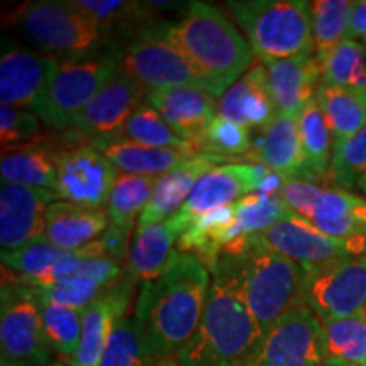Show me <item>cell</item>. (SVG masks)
Instances as JSON below:
<instances>
[{
	"label": "cell",
	"instance_id": "cell-37",
	"mask_svg": "<svg viewBox=\"0 0 366 366\" xmlns=\"http://www.w3.org/2000/svg\"><path fill=\"white\" fill-rule=\"evenodd\" d=\"M114 137L132 141V143L151 146V148H173V149H199L195 144L187 143L178 137L168 122L164 121L157 109L149 104H143L129 117L121 132Z\"/></svg>",
	"mask_w": 366,
	"mask_h": 366
},
{
	"label": "cell",
	"instance_id": "cell-52",
	"mask_svg": "<svg viewBox=\"0 0 366 366\" xmlns=\"http://www.w3.org/2000/svg\"><path fill=\"white\" fill-rule=\"evenodd\" d=\"M363 315H365V317H366V309H365V312H363Z\"/></svg>",
	"mask_w": 366,
	"mask_h": 366
},
{
	"label": "cell",
	"instance_id": "cell-33",
	"mask_svg": "<svg viewBox=\"0 0 366 366\" xmlns=\"http://www.w3.org/2000/svg\"><path fill=\"white\" fill-rule=\"evenodd\" d=\"M322 81L320 84L350 89L366 95V46L346 39L320 59Z\"/></svg>",
	"mask_w": 366,
	"mask_h": 366
},
{
	"label": "cell",
	"instance_id": "cell-48",
	"mask_svg": "<svg viewBox=\"0 0 366 366\" xmlns=\"http://www.w3.org/2000/svg\"><path fill=\"white\" fill-rule=\"evenodd\" d=\"M148 366H182L175 358H163V360H157Z\"/></svg>",
	"mask_w": 366,
	"mask_h": 366
},
{
	"label": "cell",
	"instance_id": "cell-12",
	"mask_svg": "<svg viewBox=\"0 0 366 366\" xmlns=\"http://www.w3.org/2000/svg\"><path fill=\"white\" fill-rule=\"evenodd\" d=\"M327 360L322 320L309 307H297L264 332L246 366H319Z\"/></svg>",
	"mask_w": 366,
	"mask_h": 366
},
{
	"label": "cell",
	"instance_id": "cell-25",
	"mask_svg": "<svg viewBox=\"0 0 366 366\" xmlns=\"http://www.w3.org/2000/svg\"><path fill=\"white\" fill-rule=\"evenodd\" d=\"M121 262L112 258H86L65 280L46 288H34L41 299L85 310L122 277Z\"/></svg>",
	"mask_w": 366,
	"mask_h": 366
},
{
	"label": "cell",
	"instance_id": "cell-29",
	"mask_svg": "<svg viewBox=\"0 0 366 366\" xmlns=\"http://www.w3.org/2000/svg\"><path fill=\"white\" fill-rule=\"evenodd\" d=\"M315 100L331 129L334 149L366 126V95L350 89L320 84Z\"/></svg>",
	"mask_w": 366,
	"mask_h": 366
},
{
	"label": "cell",
	"instance_id": "cell-43",
	"mask_svg": "<svg viewBox=\"0 0 366 366\" xmlns=\"http://www.w3.org/2000/svg\"><path fill=\"white\" fill-rule=\"evenodd\" d=\"M366 173V126L360 132L337 146L332 153L329 180L337 189L350 190L358 187V182Z\"/></svg>",
	"mask_w": 366,
	"mask_h": 366
},
{
	"label": "cell",
	"instance_id": "cell-35",
	"mask_svg": "<svg viewBox=\"0 0 366 366\" xmlns=\"http://www.w3.org/2000/svg\"><path fill=\"white\" fill-rule=\"evenodd\" d=\"M327 358L366 366V317L363 314L345 319L322 320Z\"/></svg>",
	"mask_w": 366,
	"mask_h": 366
},
{
	"label": "cell",
	"instance_id": "cell-7",
	"mask_svg": "<svg viewBox=\"0 0 366 366\" xmlns=\"http://www.w3.org/2000/svg\"><path fill=\"white\" fill-rule=\"evenodd\" d=\"M119 70L146 94L180 86H194L210 94L202 75L180 46L168 38L162 24L143 29L119 53Z\"/></svg>",
	"mask_w": 366,
	"mask_h": 366
},
{
	"label": "cell",
	"instance_id": "cell-17",
	"mask_svg": "<svg viewBox=\"0 0 366 366\" xmlns=\"http://www.w3.org/2000/svg\"><path fill=\"white\" fill-rule=\"evenodd\" d=\"M59 195L48 189L12 185L2 182L0 187V246L12 251L44 236L49 205Z\"/></svg>",
	"mask_w": 366,
	"mask_h": 366
},
{
	"label": "cell",
	"instance_id": "cell-1",
	"mask_svg": "<svg viewBox=\"0 0 366 366\" xmlns=\"http://www.w3.org/2000/svg\"><path fill=\"white\" fill-rule=\"evenodd\" d=\"M212 277L194 254L177 249L172 263L151 282L141 283L134 317L153 360L175 358L202 320Z\"/></svg>",
	"mask_w": 366,
	"mask_h": 366
},
{
	"label": "cell",
	"instance_id": "cell-4",
	"mask_svg": "<svg viewBox=\"0 0 366 366\" xmlns=\"http://www.w3.org/2000/svg\"><path fill=\"white\" fill-rule=\"evenodd\" d=\"M221 259L234 273L241 294L263 332L292 309L302 307L307 272L300 264L259 246Z\"/></svg>",
	"mask_w": 366,
	"mask_h": 366
},
{
	"label": "cell",
	"instance_id": "cell-19",
	"mask_svg": "<svg viewBox=\"0 0 366 366\" xmlns=\"http://www.w3.org/2000/svg\"><path fill=\"white\" fill-rule=\"evenodd\" d=\"M136 283L124 269L122 277L84 310L80 346L70 366H99L117 320L127 315Z\"/></svg>",
	"mask_w": 366,
	"mask_h": 366
},
{
	"label": "cell",
	"instance_id": "cell-38",
	"mask_svg": "<svg viewBox=\"0 0 366 366\" xmlns=\"http://www.w3.org/2000/svg\"><path fill=\"white\" fill-rule=\"evenodd\" d=\"M39 300L44 332L49 345L54 351H58L59 355L65 356L70 361L80 346L81 327H84V310L54 304V302L41 299V297Z\"/></svg>",
	"mask_w": 366,
	"mask_h": 366
},
{
	"label": "cell",
	"instance_id": "cell-49",
	"mask_svg": "<svg viewBox=\"0 0 366 366\" xmlns=\"http://www.w3.org/2000/svg\"><path fill=\"white\" fill-rule=\"evenodd\" d=\"M319 366H355V365H347V363H342V361H336V360H331L327 358L324 363H320Z\"/></svg>",
	"mask_w": 366,
	"mask_h": 366
},
{
	"label": "cell",
	"instance_id": "cell-47",
	"mask_svg": "<svg viewBox=\"0 0 366 366\" xmlns=\"http://www.w3.org/2000/svg\"><path fill=\"white\" fill-rule=\"evenodd\" d=\"M0 366H39L36 363H29V361H16L6 356H0Z\"/></svg>",
	"mask_w": 366,
	"mask_h": 366
},
{
	"label": "cell",
	"instance_id": "cell-5",
	"mask_svg": "<svg viewBox=\"0 0 366 366\" xmlns=\"http://www.w3.org/2000/svg\"><path fill=\"white\" fill-rule=\"evenodd\" d=\"M227 9L262 61L314 51L312 7L305 0H231Z\"/></svg>",
	"mask_w": 366,
	"mask_h": 366
},
{
	"label": "cell",
	"instance_id": "cell-26",
	"mask_svg": "<svg viewBox=\"0 0 366 366\" xmlns=\"http://www.w3.org/2000/svg\"><path fill=\"white\" fill-rule=\"evenodd\" d=\"M109 227L111 221L102 209L58 200L48 209L44 236L59 249L75 251L99 239Z\"/></svg>",
	"mask_w": 366,
	"mask_h": 366
},
{
	"label": "cell",
	"instance_id": "cell-42",
	"mask_svg": "<svg viewBox=\"0 0 366 366\" xmlns=\"http://www.w3.org/2000/svg\"><path fill=\"white\" fill-rule=\"evenodd\" d=\"M251 146L253 143H251L248 127L222 116L214 119L212 124L207 127V131L197 143L200 153L212 154L224 162L241 157V154H248Z\"/></svg>",
	"mask_w": 366,
	"mask_h": 366
},
{
	"label": "cell",
	"instance_id": "cell-2",
	"mask_svg": "<svg viewBox=\"0 0 366 366\" xmlns=\"http://www.w3.org/2000/svg\"><path fill=\"white\" fill-rule=\"evenodd\" d=\"M210 277L202 320L175 360L182 366H246L264 332L224 259L210 269Z\"/></svg>",
	"mask_w": 366,
	"mask_h": 366
},
{
	"label": "cell",
	"instance_id": "cell-34",
	"mask_svg": "<svg viewBox=\"0 0 366 366\" xmlns=\"http://www.w3.org/2000/svg\"><path fill=\"white\" fill-rule=\"evenodd\" d=\"M312 7L314 53L324 59L334 48L347 39L353 2L350 0H315Z\"/></svg>",
	"mask_w": 366,
	"mask_h": 366
},
{
	"label": "cell",
	"instance_id": "cell-18",
	"mask_svg": "<svg viewBox=\"0 0 366 366\" xmlns=\"http://www.w3.org/2000/svg\"><path fill=\"white\" fill-rule=\"evenodd\" d=\"M146 100V92L117 68L102 90L73 121L71 131L92 141L114 137Z\"/></svg>",
	"mask_w": 366,
	"mask_h": 366
},
{
	"label": "cell",
	"instance_id": "cell-8",
	"mask_svg": "<svg viewBox=\"0 0 366 366\" xmlns=\"http://www.w3.org/2000/svg\"><path fill=\"white\" fill-rule=\"evenodd\" d=\"M119 68V53L59 59L39 119L53 129H70L73 121Z\"/></svg>",
	"mask_w": 366,
	"mask_h": 366
},
{
	"label": "cell",
	"instance_id": "cell-30",
	"mask_svg": "<svg viewBox=\"0 0 366 366\" xmlns=\"http://www.w3.org/2000/svg\"><path fill=\"white\" fill-rule=\"evenodd\" d=\"M0 175L2 182L12 185L56 192L58 175L53 153L51 149H46L41 144L22 146L17 151L2 154Z\"/></svg>",
	"mask_w": 366,
	"mask_h": 366
},
{
	"label": "cell",
	"instance_id": "cell-32",
	"mask_svg": "<svg viewBox=\"0 0 366 366\" xmlns=\"http://www.w3.org/2000/svg\"><path fill=\"white\" fill-rule=\"evenodd\" d=\"M158 177H141L119 173L111 199L107 204V216L112 227L129 234L136 221H139L146 205L149 204Z\"/></svg>",
	"mask_w": 366,
	"mask_h": 366
},
{
	"label": "cell",
	"instance_id": "cell-23",
	"mask_svg": "<svg viewBox=\"0 0 366 366\" xmlns=\"http://www.w3.org/2000/svg\"><path fill=\"white\" fill-rule=\"evenodd\" d=\"M219 116L258 131L278 116L269 90L267 66L262 59L256 58L248 71L222 95L219 100Z\"/></svg>",
	"mask_w": 366,
	"mask_h": 366
},
{
	"label": "cell",
	"instance_id": "cell-27",
	"mask_svg": "<svg viewBox=\"0 0 366 366\" xmlns=\"http://www.w3.org/2000/svg\"><path fill=\"white\" fill-rule=\"evenodd\" d=\"M121 173L141 177H162L172 172L185 159L199 154V149H173L151 148L121 139V137H104L92 141Z\"/></svg>",
	"mask_w": 366,
	"mask_h": 366
},
{
	"label": "cell",
	"instance_id": "cell-20",
	"mask_svg": "<svg viewBox=\"0 0 366 366\" xmlns=\"http://www.w3.org/2000/svg\"><path fill=\"white\" fill-rule=\"evenodd\" d=\"M209 92L194 86L146 94V104L162 114L180 139L195 146L214 119L219 116V102Z\"/></svg>",
	"mask_w": 366,
	"mask_h": 366
},
{
	"label": "cell",
	"instance_id": "cell-41",
	"mask_svg": "<svg viewBox=\"0 0 366 366\" xmlns=\"http://www.w3.org/2000/svg\"><path fill=\"white\" fill-rule=\"evenodd\" d=\"M292 210L283 202L280 195H263L254 192L234 202V219L246 239L253 241L254 236L264 229L282 221Z\"/></svg>",
	"mask_w": 366,
	"mask_h": 366
},
{
	"label": "cell",
	"instance_id": "cell-46",
	"mask_svg": "<svg viewBox=\"0 0 366 366\" xmlns=\"http://www.w3.org/2000/svg\"><path fill=\"white\" fill-rule=\"evenodd\" d=\"M342 244H345V251L347 256L366 258V227H363L351 237H347L346 241H342Z\"/></svg>",
	"mask_w": 366,
	"mask_h": 366
},
{
	"label": "cell",
	"instance_id": "cell-39",
	"mask_svg": "<svg viewBox=\"0 0 366 366\" xmlns=\"http://www.w3.org/2000/svg\"><path fill=\"white\" fill-rule=\"evenodd\" d=\"M76 7L97 22L100 31L132 29L143 27L153 19V9L146 2H127V0H75Z\"/></svg>",
	"mask_w": 366,
	"mask_h": 366
},
{
	"label": "cell",
	"instance_id": "cell-11",
	"mask_svg": "<svg viewBox=\"0 0 366 366\" xmlns=\"http://www.w3.org/2000/svg\"><path fill=\"white\" fill-rule=\"evenodd\" d=\"M302 305L320 320L353 317L366 309V258L346 256L307 272Z\"/></svg>",
	"mask_w": 366,
	"mask_h": 366
},
{
	"label": "cell",
	"instance_id": "cell-44",
	"mask_svg": "<svg viewBox=\"0 0 366 366\" xmlns=\"http://www.w3.org/2000/svg\"><path fill=\"white\" fill-rule=\"evenodd\" d=\"M41 119L26 109L0 105V136H2V149L7 153L14 144L29 146L41 134Z\"/></svg>",
	"mask_w": 366,
	"mask_h": 366
},
{
	"label": "cell",
	"instance_id": "cell-6",
	"mask_svg": "<svg viewBox=\"0 0 366 366\" xmlns=\"http://www.w3.org/2000/svg\"><path fill=\"white\" fill-rule=\"evenodd\" d=\"M11 24L39 51L58 59L89 56L104 33L75 0H34L14 11Z\"/></svg>",
	"mask_w": 366,
	"mask_h": 366
},
{
	"label": "cell",
	"instance_id": "cell-21",
	"mask_svg": "<svg viewBox=\"0 0 366 366\" xmlns=\"http://www.w3.org/2000/svg\"><path fill=\"white\" fill-rule=\"evenodd\" d=\"M268 71L269 90L278 114L299 117L310 100L315 99L322 81V68L314 51L288 59L263 61Z\"/></svg>",
	"mask_w": 366,
	"mask_h": 366
},
{
	"label": "cell",
	"instance_id": "cell-40",
	"mask_svg": "<svg viewBox=\"0 0 366 366\" xmlns=\"http://www.w3.org/2000/svg\"><path fill=\"white\" fill-rule=\"evenodd\" d=\"M63 251L65 249H59L51 241H48V237L41 236L17 249L2 251V263L4 268H9L17 274L16 282L31 285L58 262Z\"/></svg>",
	"mask_w": 366,
	"mask_h": 366
},
{
	"label": "cell",
	"instance_id": "cell-14",
	"mask_svg": "<svg viewBox=\"0 0 366 366\" xmlns=\"http://www.w3.org/2000/svg\"><path fill=\"white\" fill-rule=\"evenodd\" d=\"M59 59L39 49L4 48L0 58V100L39 117Z\"/></svg>",
	"mask_w": 366,
	"mask_h": 366
},
{
	"label": "cell",
	"instance_id": "cell-45",
	"mask_svg": "<svg viewBox=\"0 0 366 366\" xmlns=\"http://www.w3.org/2000/svg\"><path fill=\"white\" fill-rule=\"evenodd\" d=\"M347 39L361 41L366 46V0L353 2L350 17V29H347Z\"/></svg>",
	"mask_w": 366,
	"mask_h": 366
},
{
	"label": "cell",
	"instance_id": "cell-24",
	"mask_svg": "<svg viewBox=\"0 0 366 366\" xmlns=\"http://www.w3.org/2000/svg\"><path fill=\"white\" fill-rule=\"evenodd\" d=\"M222 162L224 159L212 154L199 153L185 159L172 172L158 177L157 187H154L149 204L146 205L144 212L137 221V227L164 222L175 216L187 202L192 190L195 189L197 182Z\"/></svg>",
	"mask_w": 366,
	"mask_h": 366
},
{
	"label": "cell",
	"instance_id": "cell-13",
	"mask_svg": "<svg viewBox=\"0 0 366 366\" xmlns=\"http://www.w3.org/2000/svg\"><path fill=\"white\" fill-rule=\"evenodd\" d=\"M56 194L65 202L102 209L109 204L119 170L94 143L66 144L51 151Z\"/></svg>",
	"mask_w": 366,
	"mask_h": 366
},
{
	"label": "cell",
	"instance_id": "cell-16",
	"mask_svg": "<svg viewBox=\"0 0 366 366\" xmlns=\"http://www.w3.org/2000/svg\"><path fill=\"white\" fill-rule=\"evenodd\" d=\"M262 185V167L251 164H222L200 178L183 207L168 219L178 234H183L192 222L205 214L237 202L254 194Z\"/></svg>",
	"mask_w": 366,
	"mask_h": 366
},
{
	"label": "cell",
	"instance_id": "cell-51",
	"mask_svg": "<svg viewBox=\"0 0 366 366\" xmlns=\"http://www.w3.org/2000/svg\"><path fill=\"white\" fill-rule=\"evenodd\" d=\"M49 366H65V365H61V363H51Z\"/></svg>",
	"mask_w": 366,
	"mask_h": 366
},
{
	"label": "cell",
	"instance_id": "cell-15",
	"mask_svg": "<svg viewBox=\"0 0 366 366\" xmlns=\"http://www.w3.org/2000/svg\"><path fill=\"white\" fill-rule=\"evenodd\" d=\"M251 246L285 256L300 264L305 272L326 267L347 256L342 241L326 236L312 222L295 212H290L282 221L254 236Z\"/></svg>",
	"mask_w": 366,
	"mask_h": 366
},
{
	"label": "cell",
	"instance_id": "cell-50",
	"mask_svg": "<svg viewBox=\"0 0 366 366\" xmlns=\"http://www.w3.org/2000/svg\"><path fill=\"white\" fill-rule=\"evenodd\" d=\"M358 189L366 195V173H365V177L358 182Z\"/></svg>",
	"mask_w": 366,
	"mask_h": 366
},
{
	"label": "cell",
	"instance_id": "cell-36",
	"mask_svg": "<svg viewBox=\"0 0 366 366\" xmlns=\"http://www.w3.org/2000/svg\"><path fill=\"white\" fill-rule=\"evenodd\" d=\"M153 361L143 329L134 315H124L117 320L99 366H148Z\"/></svg>",
	"mask_w": 366,
	"mask_h": 366
},
{
	"label": "cell",
	"instance_id": "cell-28",
	"mask_svg": "<svg viewBox=\"0 0 366 366\" xmlns=\"http://www.w3.org/2000/svg\"><path fill=\"white\" fill-rule=\"evenodd\" d=\"M178 237L180 234L168 221L136 227L129 262L126 267L127 273L141 283L158 278L168 268L177 253L173 244L178 242Z\"/></svg>",
	"mask_w": 366,
	"mask_h": 366
},
{
	"label": "cell",
	"instance_id": "cell-10",
	"mask_svg": "<svg viewBox=\"0 0 366 366\" xmlns=\"http://www.w3.org/2000/svg\"><path fill=\"white\" fill-rule=\"evenodd\" d=\"M0 347L2 356L46 366L53 347L46 337L41 300L34 288L2 282L0 292Z\"/></svg>",
	"mask_w": 366,
	"mask_h": 366
},
{
	"label": "cell",
	"instance_id": "cell-9",
	"mask_svg": "<svg viewBox=\"0 0 366 366\" xmlns=\"http://www.w3.org/2000/svg\"><path fill=\"white\" fill-rule=\"evenodd\" d=\"M280 197L292 212L307 219L332 239L346 241L366 227V197L300 178L285 180Z\"/></svg>",
	"mask_w": 366,
	"mask_h": 366
},
{
	"label": "cell",
	"instance_id": "cell-3",
	"mask_svg": "<svg viewBox=\"0 0 366 366\" xmlns=\"http://www.w3.org/2000/svg\"><path fill=\"white\" fill-rule=\"evenodd\" d=\"M162 27L190 58L214 97H222L253 63L248 39L210 4L190 2L180 21L162 22Z\"/></svg>",
	"mask_w": 366,
	"mask_h": 366
},
{
	"label": "cell",
	"instance_id": "cell-22",
	"mask_svg": "<svg viewBox=\"0 0 366 366\" xmlns=\"http://www.w3.org/2000/svg\"><path fill=\"white\" fill-rule=\"evenodd\" d=\"M248 154H251V159L280 175L283 180L300 178L314 182L307 172L302 151L299 117L278 114L267 127L259 131L258 139L251 146Z\"/></svg>",
	"mask_w": 366,
	"mask_h": 366
},
{
	"label": "cell",
	"instance_id": "cell-31",
	"mask_svg": "<svg viewBox=\"0 0 366 366\" xmlns=\"http://www.w3.org/2000/svg\"><path fill=\"white\" fill-rule=\"evenodd\" d=\"M299 132L309 175L314 182L329 177L334 153L332 134L315 99L300 112Z\"/></svg>",
	"mask_w": 366,
	"mask_h": 366
}]
</instances>
